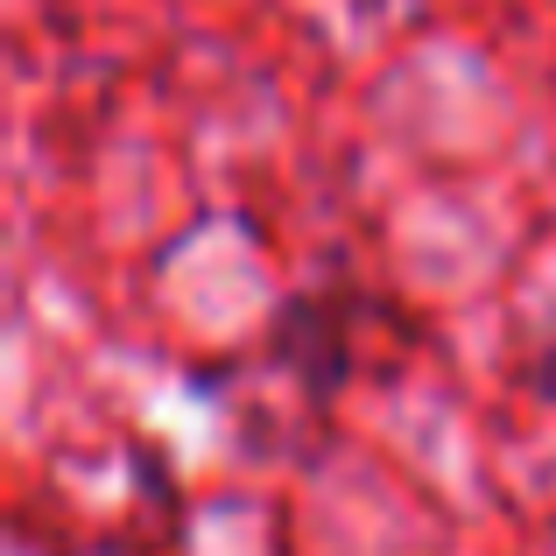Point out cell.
<instances>
[{
  "label": "cell",
  "mask_w": 556,
  "mask_h": 556,
  "mask_svg": "<svg viewBox=\"0 0 556 556\" xmlns=\"http://www.w3.org/2000/svg\"><path fill=\"white\" fill-rule=\"evenodd\" d=\"M367 311L353 289H303L275 311L268 325V345H275V367L296 380L311 402L339 394L359 367V331H367Z\"/></svg>",
  "instance_id": "obj_1"
}]
</instances>
